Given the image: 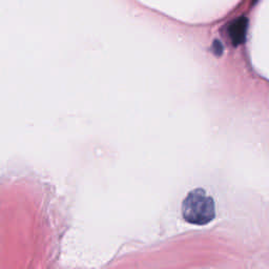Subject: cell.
Here are the masks:
<instances>
[{
	"label": "cell",
	"instance_id": "6da1fadb",
	"mask_svg": "<svg viewBox=\"0 0 269 269\" xmlns=\"http://www.w3.org/2000/svg\"><path fill=\"white\" fill-rule=\"evenodd\" d=\"M182 215L188 223L205 225L215 219L214 199L206 194L205 190L195 189L183 201Z\"/></svg>",
	"mask_w": 269,
	"mask_h": 269
},
{
	"label": "cell",
	"instance_id": "7a4b0ae2",
	"mask_svg": "<svg viewBox=\"0 0 269 269\" xmlns=\"http://www.w3.org/2000/svg\"><path fill=\"white\" fill-rule=\"evenodd\" d=\"M248 21L245 17H240L233 20L228 28V34L234 45L241 44L245 40Z\"/></svg>",
	"mask_w": 269,
	"mask_h": 269
}]
</instances>
